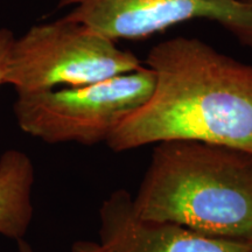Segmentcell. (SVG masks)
Listing matches in <instances>:
<instances>
[{
  "label": "cell",
  "mask_w": 252,
  "mask_h": 252,
  "mask_svg": "<svg viewBox=\"0 0 252 252\" xmlns=\"http://www.w3.org/2000/svg\"><path fill=\"white\" fill-rule=\"evenodd\" d=\"M152 94L106 140L115 152L190 140L252 154V65L196 37L178 36L150 50Z\"/></svg>",
  "instance_id": "1"
},
{
  "label": "cell",
  "mask_w": 252,
  "mask_h": 252,
  "mask_svg": "<svg viewBox=\"0 0 252 252\" xmlns=\"http://www.w3.org/2000/svg\"><path fill=\"white\" fill-rule=\"evenodd\" d=\"M132 204L141 220L252 243V154L200 141L158 143Z\"/></svg>",
  "instance_id": "2"
},
{
  "label": "cell",
  "mask_w": 252,
  "mask_h": 252,
  "mask_svg": "<svg viewBox=\"0 0 252 252\" xmlns=\"http://www.w3.org/2000/svg\"><path fill=\"white\" fill-rule=\"evenodd\" d=\"M141 67L117 41L62 17L15 37L5 84L17 94H36L88 86Z\"/></svg>",
  "instance_id": "3"
},
{
  "label": "cell",
  "mask_w": 252,
  "mask_h": 252,
  "mask_svg": "<svg viewBox=\"0 0 252 252\" xmlns=\"http://www.w3.org/2000/svg\"><path fill=\"white\" fill-rule=\"evenodd\" d=\"M149 67L88 86L17 94L14 116L25 133L48 144L106 143L110 134L152 94Z\"/></svg>",
  "instance_id": "4"
},
{
  "label": "cell",
  "mask_w": 252,
  "mask_h": 252,
  "mask_svg": "<svg viewBox=\"0 0 252 252\" xmlns=\"http://www.w3.org/2000/svg\"><path fill=\"white\" fill-rule=\"evenodd\" d=\"M63 17L113 41L138 40L190 20L219 24L252 49V5L247 0H59Z\"/></svg>",
  "instance_id": "5"
},
{
  "label": "cell",
  "mask_w": 252,
  "mask_h": 252,
  "mask_svg": "<svg viewBox=\"0 0 252 252\" xmlns=\"http://www.w3.org/2000/svg\"><path fill=\"white\" fill-rule=\"evenodd\" d=\"M99 220L103 252H252L250 242L208 237L174 223L141 220L124 189L104 201Z\"/></svg>",
  "instance_id": "6"
},
{
  "label": "cell",
  "mask_w": 252,
  "mask_h": 252,
  "mask_svg": "<svg viewBox=\"0 0 252 252\" xmlns=\"http://www.w3.org/2000/svg\"><path fill=\"white\" fill-rule=\"evenodd\" d=\"M35 180L31 158L19 150L0 156V235L24 239L33 219L32 191Z\"/></svg>",
  "instance_id": "7"
},
{
  "label": "cell",
  "mask_w": 252,
  "mask_h": 252,
  "mask_svg": "<svg viewBox=\"0 0 252 252\" xmlns=\"http://www.w3.org/2000/svg\"><path fill=\"white\" fill-rule=\"evenodd\" d=\"M14 40V34L8 28L0 26V86H5V77L8 70Z\"/></svg>",
  "instance_id": "8"
},
{
  "label": "cell",
  "mask_w": 252,
  "mask_h": 252,
  "mask_svg": "<svg viewBox=\"0 0 252 252\" xmlns=\"http://www.w3.org/2000/svg\"><path fill=\"white\" fill-rule=\"evenodd\" d=\"M71 252H103L99 243L91 241H77L72 244Z\"/></svg>",
  "instance_id": "9"
},
{
  "label": "cell",
  "mask_w": 252,
  "mask_h": 252,
  "mask_svg": "<svg viewBox=\"0 0 252 252\" xmlns=\"http://www.w3.org/2000/svg\"><path fill=\"white\" fill-rule=\"evenodd\" d=\"M17 243H18L19 252H34L31 245L28 244L25 239H20V241H18Z\"/></svg>",
  "instance_id": "10"
},
{
  "label": "cell",
  "mask_w": 252,
  "mask_h": 252,
  "mask_svg": "<svg viewBox=\"0 0 252 252\" xmlns=\"http://www.w3.org/2000/svg\"><path fill=\"white\" fill-rule=\"evenodd\" d=\"M247 1H249V2H250V4L252 5V0H247Z\"/></svg>",
  "instance_id": "11"
}]
</instances>
